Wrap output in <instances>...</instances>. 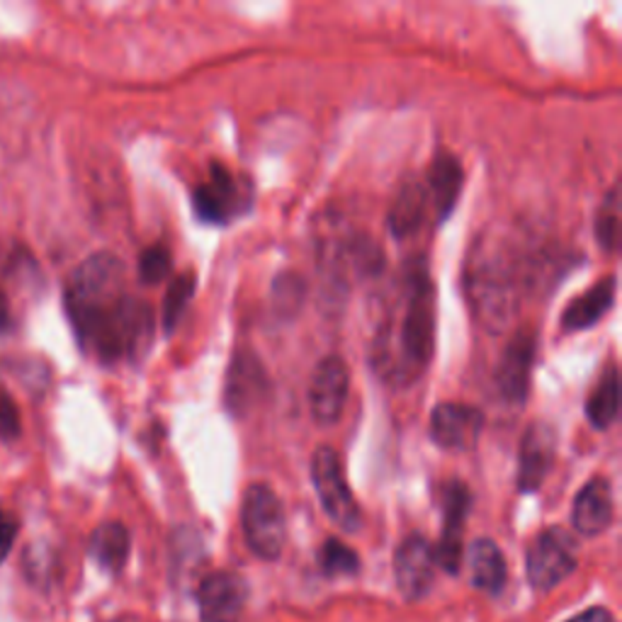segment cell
Here are the masks:
<instances>
[{
    "instance_id": "cell-1",
    "label": "cell",
    "mask_w": 622,
    "mask_h": 622,
    "mask_svg": "<svg viewBox=\"0 0 622 622\" xmlns=\"http://www.w3.org/2000/svg\"><path fill=\"white\" fill-rule=\"evenodd\" d=\"M66 307L81 343L115 363L146 355L154 341V312L124 287V265L112 253H95L73 270L66 287Z\"/></svg>"
},
{
    "instance_id": "cell-2",
    "label": "cell",
    "mask_w": 622,
    "mask_h": 622,
    "mask_svg": "<svg viewBox=\"0 0 622 622\" xmlns=\"http://www.w3.org/2000/svg\"><path fill=\"white\" fill-rule=\"evenodd\" d=\"M436 348V292L423 263L402 278L384 321L372 341V367L392 387H409L423 375Z\"/></svg>"
},
{
    "instance_id": "cell-3",
    "label": "cell",
    "mask_w": 622,
    "mask_h": 622,
    "mask_svg": "<svg viewBox=\"0 0 622 622\" xmlns=\"http://www.w3.org/2000/svg\"><path fill=\"white\" fill-rule=\"evenodd\" d=\"M465 294L486 331L499 336L508 329L518 312L520 292L516 263L508 248L491 236H479L465 265Z\"/></svg>"
},
{
    "instance_id": "cell-4",
    "label": "cell",
    "mask_w": 622,
    "mask_h": 622,
    "mask_svg": "<svg viewBox=\"0 0 622 622\" xmlns=\"http://www.w3.org/2000/svg\"><path fill=\"white\" fill-rule=\"evenodd\" d=\"M241 525L246 545L256 557L273 562L287 542V518L280 496L265 484H251L241 506Z\"/></svg>"
},
{
    "instance_id": "cell-5",
    "label": "cell",
    "mask_w": 622,
    "mask_h": 622,
    "mask_svg": "<svg viewBox=\"0 0 622 622\" xmlns=\"http://www.w3.org/2000/svg\"><path fill=\"white\" fill-rule=\"evenodd\" d=\"M312 479L326 516H329L338 528L346 530V533L360 530V525H363V513H360L355 496L346 482L343 462L331 445H321L314 452Z\"/></svg>"
},
{
    "instance_id": "cell-6",
    "label": "cell",
    "mask_w": 622,
    "mask_h": 622,
    "mask_svg": "<svg viewBox=\"0 0 622 622\" xmlns=\"http://www.w3.org/2000/svg\"><path fill=\"white\" fill-rule=\"evenodd\" d=\"M528 579L540 593L552 591L576 569V542L562 528H547L528 547Z\"/></svg>"
},
{
    "instance_id": "cell-7",
    "label": "cell",
    "mask_w": 622,
    "mask_h": 622,
    "mask_svg": "<svg viewBox=\"0 0 622 622\" xmlns=\"http://www.w3.org/2000/svg\"><path fill=\"white\" fill-rule=\"evenodd\" d=\"M192 207L202 222L226 224L251 207V188L229 168L214 161L210 166V180L192 195Z\"/></svg>"
},
{
    "instance_id": "cell-8",
    "label": "cell",
    "mask_w": 622,
    "mask_h": 622,
    "mask_svg": "<svg viewBox=\"0 0 622 622\" xmlns=\"http://www.w3.org/2000/svg\"><path fill=\"white\" fill-rule=\"evenodd\" d=\"M470 486L457 479H452L445 486L443 499V533L436 554V564H440L448 574L455 576L465 559V523L470 516Z\"/></svg>"
},
{
    "instance_id": "cell-9",
    "label": "cell",
    "mask_w": 622,
    "mask_h": 622,
    "mask_svg": "<svg viewBox=\"0 0 622 622\" xmlns=\"http://www.w3.org/2000/svg\"><path fill=\"white\" fill-rule=\"evenodd\" d=\"M350 375L343 358L329 355L314 367L309 382V409L319 426H333L343 416Z\"/></svg>"
},
{
    "instance_id": "cell-10",
    "label": "cell",
    "mask_w": 622,
    "mask_h": 622,
    "mask_svg": "<svg viewBox=\"0 0 622 622\" xmlns=\"http://www.w3.org/2000/svg\"><path fill=\"white\" fill-rule=\"evenodd\" d=\"M202 622H239L248 606V584L234 572L207 574L197 586Z\"/></svg>"
},
{
    "instance_id": "cell-11",
    "label": "cell",
    "mask_w": 622,
    "mask_h": 622,
    "mask_svg": "<svg viewBox=\"0 0 622 622\" xmlns=\"http://www.w3.org/2000/svg\"><path fill=\"white\" fill-rule=\"evenodd\" d=\"M436 554L431 542L423 535H409L406 538L397 557H394V579H397L399 593L404 601H421L433 588L436 579Z\"/></svg>"
},
{
    "instance_id": "cell-12",
    "label": "cell",
    "mask_w": 622,
    "mask_h": 622,
    "mask_svg": "<svg viewBox=\"0 0 622 622\" xmlns=\"http://www.w3.org/2000/svg\"><path fill=\"white\" fill-rule=\"evenodd\" d=\"M484 431V414L477 406L448 402L438 404L431 414L433 443L450 452H467L479 443Z\"/></svg>"
},
{
    "instance_id": "cell-13",
    "label": "cell",
    "mask_w": 622,
    "mask_h": 622,
    "mask_svg": "<svg viewBox=\"0 0 622 622\" xmlns=\"http://www.w3.org/2000/svg\"><path fill=\"white\" fill-rule=\"evenodd\" d=\"M535 360V333L530 329L518 331L508 341L504 355L496 367V387L501 397L511 404H523L530 392V377H533Z\"/></svg>"
},
{
    "instance_id": "cell-14",
    "label": "cell",
    "mask_w": 622,
    "mask_h": 622,
    "mask_svg": "<svg viewBox=\"0 0 622 622\" xmlns=\"http://www.w3.org/2000/svg\"><path fill=\"white\" fill-rule=\"evenodd\" d=\"M557 457V433L554 428L535 421L530 423L523 440H520V455H518V489L523 494L538 491L542 482Z\"/></svg>"
},
{
    "instance_id": "cell-15",
    "label": "cell",
    "mask_w": 622,
    "mask_h": 622,
    "mask_svg": "<svg viewBox=\"0 0 622 622\" xmlns=\"http://www.w3.org/2000/svg\"><path fill=\"white\" fill-rule=\"evenodd\" d=\"M268 392V375L260 360L253 353L239 350L234 355L229 375H226V387H224V402L226 409L234 416H246L263 399Z\"/></svg>"
},
{
    "instance_id": "cell-16",
    "label": "cell",
    "mask_w": 622,
    "mask_h": 622,
    "mask_svg": "<svg viewBox=\"0 0 622 622\" xmlns=\"http://www.w3.org/2000/svg\"><path fill=\"white\" fill-rule=\"evenodd\" d=\"M613 489H610V482L603 477L588 482L579 491V496H576L572 508V523L576 533L586 538L606 533L610 523H613Z\"/></svg>"
},
{
    "instance_id": "cell-17",
    "label": "cell",
    "mask_w": 622,
    "mask_h": 622,
    "mask_svg": "<svg viewBox=\"0 0 622 622\" xmlns=\"http://www.w3.org/2000/svg\"><path fill=\"white\" fill-rule=\"evenodd\" d=\"M615 290H618L615 275L598 280L591 290L581 294V297L569 302V307L562 314V329L567 333L591 329V326L596 321H601L610 312V307H613Z\"/></svg>"
},
{
    "instance_id": "cell-18",
    "label": "cell",
    "mask_w": 622,
    "mask_h": 622,
    "mask_svg": "<svg viewBox=\"0 0 622 622\" xmlns=\"http://www.w3.org/2000/svg\"><path fill=\"white\" fill-rule=\"evenodd\" d=\"M467 569H470V581L474 588H479L482 593L499 596L508 579V567L504 559L501 547L496 545L489 538L474 540L467 550Z\"/></svg>"
},
{
    "instance_id": "cell-19",
    "label": "cell",
    "mask_w": 622,
    "mask_h": 622,
    "mask_svg": "<svg viewBox=\"0 0 622 622\" xmlns=\"http://www.w3.org/2000/svg\"><path fill=\"white\" fill-rule=\"evenodd\" d=\"M428 207H431V197H428L426 183L416 178H406L389 210V231L397 236V239H406V236L416 234L426 222Z\"/></svg>"
},
{
    "instance_id": "cell-20",
    "label": "cell",
    "mask_w": 622,
    "mask_h": 622,
    "mask_svg": "<svg viewBox=\"0 0 622 622\" xmlns=\"http://www.w3.org/2000/svg\"><path fill=\"white\" fill-rule=\"evenodd\" d=\"M462 183H465V173H462L460 161L452 154H440L436 156V161L431 163V171H428L426 190L428 197H431V205L436 207L438 219L443 222L450 217V212L455 210Z\"/></svg>"
},
{
    "instance_id": "cell-21",
    "label": "cell",
    "mask_w": 622,
    "mask_h": 622,
    "mask_svg": "<svg viewBox=\"0 0 622 622\" xmlns=\"http://www.w3.org/2000/svg\"><path fill=\"white\" fill-rule=\"evenodd\" d=\"M90 557L95 559L100 569L110 574H120L129 559L132 540L127 528L122 523H103L90 535Z\"/></svg>"
},
{
    "instance_id": "cell-22",
    "label": "cell",
    "mask_w": 622,
    "mask_h": 622,
    "mask_svg": "<svg viewBox=\"0 0 622 622\" xmlns=\"http://www.w3.org/2000/svg\"><path fill=\"white\" fill-rule=\"evenodd\" d=\"M618 411H620V377H618V367L608 365L603 370L601 380L596 382L593 392L588 394L586 416L598 431H608L618 418Z\"/></svg>"
},
{
    "instance_id": "cell-23",
    "label": "cell",
    "mask_w": 622,
    "mask_h": 622,
    "mask_svg": "<svg viewBox=\"0 0 622 622\" xmlns=\"http://www.w3.org/2000/svg\"><path fill=\"white\" fill-rule=\"evenodd\" d=\"M596 239L603 251L615 253L620 239V195L618 185L603 197V205L596 214Z\"/></svg>"
},
{
    "instance_id": "cell-24",
    "label": "cell",
    "mask_w": 622,
    "mask_h": 622,
    "mask_svg": "<svg viewBox=\"0 0 622 622\" xmlns=\"http://www.w3.org/2000/svg\"><path fill=\"white\" fill-rule=\"evenodd\" d=\"M195 273L188 270V273H180L173 282L171 287L166 292V299H163V329L171 333L176 329V324L180 321V316H183L188 302L192 299V292H195Z\"/></svg>"
},
{
    "instance_id": "cell-25",
    "label": "cell",
    "mask_w": 622,
    "mask_h": 622,
    "mask_svg": "<svg viewBox=\"0 0 622 622\" xmlns=\"http://www.w3.org/2000/svg\"><path fill=\"white\" fill-rule=\"evenodd\" d=\"M319 564L326 576H353L360 569V557L355 550L343 545L341 540H326L319 552Z\"/></svg>"
},
{
    "instance_id": "cell-26",
    "label": "cell",
    "mask_w": 622,
    "mask_h": 622,
    "mask_svg": "<svg viewBox=\"0 0 622 622\" xmlns=\"http://www.w3.org/2000/svg\"><path fill=\"white\" fill-rule=\"evenodd\" d=\"M171 251L163 244H154L146 248L139 258V275L146 282V285H156L161 282L168 273H171Z\"/></svg>"
},
{
    "instance_id": "cell-27",
    "label": "cell",
    "mask_w": 622,
    "mask_h": 622,
    "mask_svg": "<svg viewBox=\"0 0 622 622\" xmlns=\"http://www.w3.org/2000/svg\"><path fill=\"white\" fill-rule=\"evenodd\" d=\"M0 436L5 440L20 436V411L8 392L0 389Z\"/></svg>"
},
{
    "instance_id": "cell-28",
    "label": "cell",
    "mask_w": 622,
    "mask_h": 622,
    "mask_svg": "<svg viewBox=\"0 0 622 622\" xmlns=\"http://www.w3.org/2000/svg\"><path fill=\"white\" fill-rule=\"evenodd\" d=\"M20 533V520L13 513L0 511V562H3L10 550H13Z\"/></svg>"
},
{
    "instance_id": "cell-29",
    "label": "cell",
    "mask_w": 622,
    "mask_h": 622,
    "mask_svg": "<svg viewBox=\"0 0 622 622\" xmlns=\"http://www.w3.org/2000/svg\"><path fill=\"white\" fill-rule=\"evenodd\" d=\"M567 622H618L615 615L608 608H588L586 613H579Z\"/></svg>"
},
{
    "instance_id": "cell-30",
    "label": "cell",
    "mask_w": 622,
    "mask_h": 622,
    "mask_svg": "<svg viewBox=\"0 0 622 622\" xmlns=\"http://www.w3.org/2000/svg\"><path fill=\"white\" fill-rule=\"evenodd\" d=\"M10 321V309H8V302L3 297V292H0V329H5Z\"/></svg>"
}]
</instances>
